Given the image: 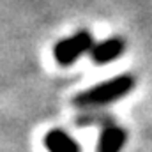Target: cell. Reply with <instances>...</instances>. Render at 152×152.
Wrapping results in <instances>:
<instances>
[{
	"mask_svg": "<svg viewBox=\"0 0 152 152\" xmlns=\"http://www.w3.org/2000/svg\"><path fill=\"white\" fill-rule=\"evenodd\" d=\"M92 48H94L92 36L87 30H80L75 36L57 42L55 50H53V55H55V60L60 66H71L75 60H78L83 53L90 51Z\"/></svg>",
	"mask_w": 152,
	"mask_h": 152,
	"instance_id": "7a4b0ae2",
	"label": "cell"
},
{
	"mask_svg": "<svg viewBox=\"0 0 152 152\" xmlns=\"http://www.w3.org/2000/svg\"><path fill=\"white\" fill-rule=\"evenodd\" d=\"M44 147L50 152H80V145L62 129H51L44 136Z\"/></svg>",
	"mask_w": 152,
	"mask_h": 152,
	"instance_id": "5b68a950",
	"label": "cell"
},
{
	"mask_svg": "<svg viewBox=\"0 0 152 152\" xmlns=\"http://www.w3.org/2000/svg\"><path fill=\"white\" fill-rule=\"evenodd\" d=\"M122 51H124V41L113 37L99 44H94V48L90 50V57L96 64H108L117 57H120Z\"/></svg>",
	"mask_w": 152,
	"mask_h": 152,
	"instance_id": "3957f363",
	"label": "cell"
},
{
	"mask_svg": "<svg viewBox=\"0 0 152 152\" xmlns=\"http://www.w3.org/2000/svg\"><path fill=\"white\" fill-rule=\"evenodd\" d=\"M126 143V131L118 126H104L99 143H97V152H120Z\"/></svg>",
	"mask_w": 152,
	"mask_h": 152,
	"instance_id": "277c9868",
	"label": "cell"
},
{
	"mask_svg": "<svg viewBox=\"0 0 152 152\" xmlns=\"http://www.w3.org/2000/svg\"><path fill=\"white\" fill-rule=\"evenodd\" d=\"M134 85V80L129 75L117 76L113 80H108L104 83H99L92 88H87L80 94H76L73 103L78 108H96L108 104L112 101H117L124 97Z\"/></svg>",
	"mask_w": 152,
	"mask_h": 152,
	"instance_id": "6da1fadb",
	"label": "cell"
}]
</instances>
